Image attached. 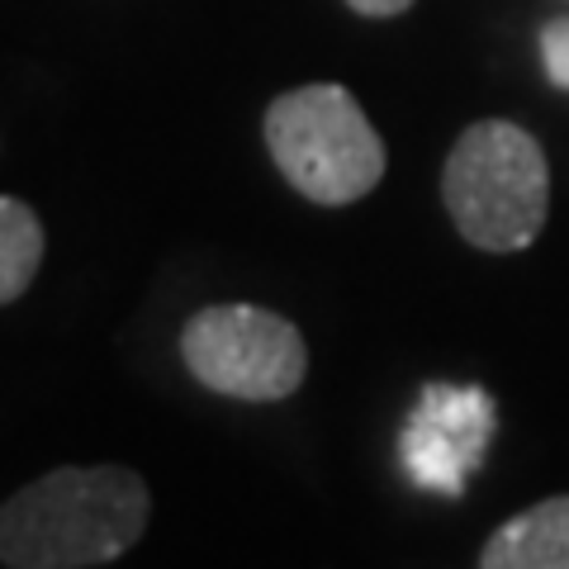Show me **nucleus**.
<instances>
[{
  "label": "nucleus",
  "instance_id": "f257e3e1",
  "mask_svg": "<svg viewBox=\"0 0 569 569\" xmlns=\"http://www.w3.org/2000/svg\"><path fill=\"white\" fill-rule=\"evenodd\" d=\"M152 498L129 466H58L0 508V565L96 569L148 531Z\"/></svg>",
  "mask_w": 569,
  "mask_h": 569
},
{
  "label": "nucleus",
  "instance_id": "f03ea898",
  "mask_svg": "<svg viewBox=\"0 0 569 569\" xmlns=\"http://www.w3.org/2000/svg\"><path fill=\"white\" fill-rule=\"evenodd\" d=\"M460 238L479 252H522L537 242L550 209V171L541 142L508 119L470 123L441 171Z\"/></svg>",
  "mask_w": 569,
  "mask_h": 569
},
{
  "label": "nucleus",
  "instance_id": "7ed1b4c3",
  "mask_svg": "<svg viewBox=\"0 0 569 569\" xmlns=\"http://www.w3.org/2000/svg\"><path fill=\"white\" fill-rule=\"evenodd\" d=\"M266 148L305 200L351 204L385 176V142L342 86H299L266 110Z\"/></svg>",
  "mask_w": 569,
  "mask_h": 569
},
{
  "label": "nucleus",
  "instance_id": "20e7f679",
  "mask_svg": "<svg viewBox=\"0 0 569 569\" xmlns=\"http://www.w3.org/2000/svg\"><path fill=\"white\" fill-rule=\"evenodd\" d=\"M181 356L204 389L242 403L290 399L309 370V347L299 328L257 305L200 309L181 332Z\"/></svg>",
  "mask_w": 569,
  "mask_h": 569
},
{
  "label": "nucleus",
  "instance_id": "39448f33",
  "mask_svg": "<svg viewBox=\"0 0 569 569\" xmlns=\"http://www.w3.org/2000/svg\"><path fill=\"white\" fill-rule=\"evenodd\" d=\"M493 399L485 389H456V385H427L418 408L403 422L399 460L418 489L460 498L466 479L485 466L489 437H493Z\"/></svg>",
  "mask_w": 569,
  "mask_h": 569
},
{
  "label": "nucleus",
  "instance_id": "423d86ee",
  "mask_svg": "<svg viewBox=\"0 0 569 569\" xmlns=\"http://www.w3.org/2000/svg\"><path fill=\"white\" fill-rule=\"evenodd\" d=\"M479 569H569V493L508 518L489 537Z\"/></svg>",
  "mask_w": 569,
  "mask_h": 569
},
{
  "label": "nucleus",
  "instance_id": "0eeeda50",
  "mask_svg": "<svg viewBox=\"0 0 569 569\" xmlns=\"http://www.w3.org/2000/svg\"><path fill=\"white\" fill-rule=\"evenodd\" d=\"M43 261V223L24 200L0 194V305L20 299Z\"/></svg>",
  "mask_w": 569,
  "mask_h": 569
},
{
  "label": "nucleus",
  "instance_id": "6e6552de",
  "mask_svg": "<svg viewBox=\"0 0 569 569\" xmlns=\"http://www.w3.org/2000/svg\"><path fill=\"white\" fill-rule=\"evenodd\" d=\"M541 62H546V77L569 91V20H550L541 29Z\"/></svg>",
  "mask_w": 569,
  "mask_h": 569
},
{
  "label": "nucleus",
  "instance_id": "1a4fd4ad",
  "mask_svg": "<svg viewBox=\"0 0 569 569\" xmlns=\"http://www.w3.org/2000/svg\"><path fill=\"white\" fill-rule=\"evenodd\" d=\"M351 10H361V14H399V10H408L413 0H347Z\"/></svg>",
  "mask_w": 569,
  "mask_h": 569
}]
</instances>
